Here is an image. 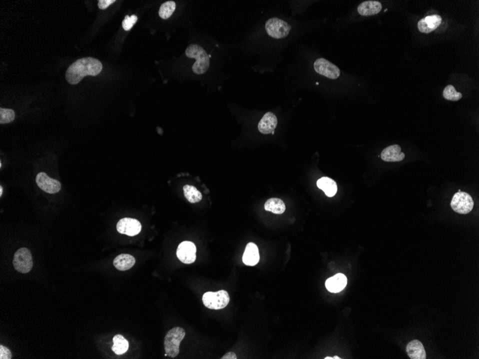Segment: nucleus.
I'll return each mask as SVG.
<instances>
[{
	"mask_svg": "<svg viewBox=\"0 0 479 359\" xmlns=\"http://www.w3.org/2000/svg\"><path fill=\"white\" fill-rule=\"evenodd\" d=\"M136 260L128 254H122L117 256L114 260V266L120 271H126L131 269L135 264Z\"/></svg>",
	"mask_w": 479,
	"mask_h": 359,
	"instance_id": "obj_19",
	"label": "nucleus"
},
{
	"mask_svg": "<svg viewBox=\"0 0 479 359\" xmlns=\"http://www.w3.org/2000/svg\"><path fill=\"white\" fill-rule=\"evenodd\" d=\"M0 191H1L0 192V195H1L2 196V192H3L2 188V186H0Z\"/></svg>",
	"mask_w": 479,
	"mask_h": 359,
	"instance_id": "obj_31",
	"label": "nucleus"
},
{
	"mask_svg": "<svg viewBox=\"0 0 479 359\" xmlns=\"http://www.w3.org/2000/svg\"><path fill=\"white\" fill-rule=\"evenodd\" d=\"M137 20H138V18L134 14L132 16H126L125 19L122 22V27H123L124 30L126 31L130 30L133 28L134 24L136 22Z\"/></svg>",
	"mask_w": 479,
	"mask_h": 359,
	"instance_id": "obj_27",
	"label": "nucleus"
},
{
	"mask_svg": "<svg viewBox=\"0 0 479 359\" xmlns=\"http://www.w3.org/2000/svg\"><path fill=\"white\" fill-rule=\"evenodd\" d=\"M190 58L196 59L192 66V70L198 75L206 74L210 66V57L206 51L198 44H190L186 51Z\"/></svg>",
	"mask_w": 479,
	"mask_h": 359,
	"instance_id": "obj_2",
	"label": "nucleus"
},
{
	"mask_svg": "<svg viewBox=\"0 0 479 359\" xmlns=\"http://www.w3.org/2000/svg\"><path fill=\"white\" fill-rule=\"evenodd\" d=\"M450 205L456 212L466 214L473 210L474 202L473 198L468 193L459 192L454 194Z\"/></svg>",
	"mask_w": 479,
	"mask_h": 359,
	"instance_id": "obj_7",
	"label": "nucleus"
},
{
	"mask_svg": "<svg viewBox=\"0 0 479 359\" xmlns=\"http://www.w3.org/2000/svg\"><path fill=\"white\" fill-rule=\"evenodd\" d=\"M317 186L324 192L328 198H332L338 192V185L332 178L322 177L317 181Z\"/></svg>",
	"mask_w": 479,
	"mask_h": 359,
	"instance_id": "obj_20",
	"label": "nucleus"
},
{
	"mask_svg": "<svg viewBox=\"0 0 479 359\" xmlns=\"http://www.w3.org/2000/svg\"><path fill=\"white\" fill-rule=\"evenodd\" d=\"M16 118V114L14 110L11 109H0V124H6L11 123Z\"/></svg>",
	"mask_w": 479,
	"mask_h": 359,
	"instance_id": "obj_26",
	"label": "nucleus"
},
{
	"mask_svg": "<svg viewBox=\"0 0 479 359\" xmlns=\"http://www.w3.org/2000/svg\"><path fill=\"white\" fill-rule=\"evenodd\" d=\"M222 359H236L237 356H236V354L232 353V352H229V353L226 354L224 356H222Z\"/></svg>",
	"mask_w": 479,
	"mask_h": 359,
	"instance_id": "obj_30",
	"label": "nucleus"
},
{
	"mask_svg": "<svg viewBox=\"0 0 479 359\" xmlns=\"http://www.w3.org/2000/svg\"><path fill=\"white\" fill-rule=\"evenodd\" d=\"M13 266L18 272L21 274H28L32 270V256L28 248H20L14 253Z\"/></svg>",
	"mask_w": 479,
	"mask_h": 359,
	"instance_id": "obj_6",
	"label": "nucleus"
},
{
	"mask_svg": "<svg viewBox=\"0 0 479 359\" xmlns=\"http://www.w3.org/2000/svg\"><path fill=\"white\" fill-rule=\"evenodd\" d=\"M175 9H176V4H175L174 2L168 1L164 3L160 6L158 14H160V18H162L163 20H166L172 16Z\"/></svg>",
	"mask_w": 479,
	"mask_h": 359,
	"instance_id": "obj_24",
	"label": "nucleus"
},
{
	"mask_svg": "<svg viewBox=\"0 0 479 359\" xmlns=\"http://www.w3.org/2000/svg\"><path fill=\"white\" fill-rule=\"evenodd\" d=\"M196 248L194 243L184 241L180 243L176 250V256L182 262L192 264L196 260Z\"/></svg>",
	"mask_w": 479,
	"mask_h": 359,
	"instance_id": "obj_9",
	"label": "nucleus"
},
{
	"mask_svg": "<svg viewBox=\"0 0 479 359\" xmlns=\"http://www.w3.org/2000/svg\"><path fill=\"white\" fill-rule=\"evenodd\" d=\"M36 183L42 191L47 193L56 194L61 190V184L58 180L48 176L44 172H40L37 175Z\"/></svg>",
	"mask_w": 479,
	"mask_h": 359,
	"instance_id": "obj_11",
	"label": "nucleus"
},
{
	"mask_svg": "<svg viewBox=\"0 0 479 359\" xmlns=\"http://www.w3.org/2000/svg\"><path fill=\"white\" fill-rule=\"evenodd\" d=\"M142 224L138 220L126 218L117 223L116 230L120 234L128 236H135L142 230Z\"/></svg>",
	"mask_w": 479,
	"mask_h": 359,
	"instance_id": "obj_10",
	"label": "nucleus"
},
{
	"mask_svg": "<svg viewBox=\"0 0 479 359\" xmlns=\"http://www.w3.org/2000/svg\"><path fill=\"white\" fill-rule=\"evenodd\" d=\"M114 345L112 350L117 355H122L128 349V342L123 336L116 335L113 338Z\"/></svg>",
	"mask_w": 479,
	"mask_h": 359,
	"instance_id": "obj_22",
	"label": "nucleus"
},
{
	"mask_svg": "<svg viewBox=\"0 0 479 359\" xmlns=\"http://www.w3.org/2000/svg\"><path fill=\"white\" fill-rule=\"evenodd\" d=\"M186 336V332L182 328L175 327L168 332L164 338L165 356L175 358L180 353V345Z\"/></svg>",
	"mask_w": 479,
	"mask_h": 359,
	"instance_id": "obj_3",
	"label": "nucleus"
},
{
	"mask_svg": "<svg viewBox=\"0 0 479 359\" xmlns=\"http://www.w3.org/2000/svg\"><path fill=\"white\" fill-rule=\"evenodd\" d=\"M204 306L211 310H220L224 308L230 302L228 292L226 290L218 292H207L202 296Z\"/></svg>",
	"mask_w": 479,
	"mask_h": 359,
	"instance_id": "obj_4",
	"label": "nucleus"
},
{
	"mask_svg": "<svg viewBox=\"0 0 479 359\" xmlns=\"http://www.w3.org/2000/svg\"><path fill=\"white\" fill-rule=\"evenodd\" d=\"M444 98L448 100H452V102H458L462 98V94L460 92H457L455 88L452 85L447 86L444 88L442 92Z\"/></svg>",
	"mask_w": 479,
	"mask_h": 359,
	"instance_id": "obj_25",
	"label": "nucleus"
},
{
	"mask_svg": "<svg viewBox=\"0 0 479 359\" xmlns=\"http://www.w3.org/2000/svg\"><path fill=\"white\" fill-rule=\"evenodd\" d=\"M406 352L411 359H426V352L424 345L420 340H414L406 347Z\"/></svg>",
	"mask_w": 479,
	"mask_h": 359,
	"instance_id": "obj_17",
	"label": "nucleus"
},
{
	"mask_svg": "<svg viewBox=\"0 0 479 359\" xmlns=\"http://www.w3.org/2000/svg\"><path fill=\"white\" fill-rule=\"evenodd\" d=\"M348 284V278L344 274H335L326 281V288L330 292L336 294L341 292Z\"/></svg>",
	"mask_w": 479,
	"mask_h": 359,
	"instance_id": "obj_15",
	"label": "nucleus"
},
{
	"mask_svg": "<svg viewBox=\"0 0 479 359\" xmlns=\"http://www.w3.org/2000/svg\"><path fill=\"white\" fill-rule=\"evenodd\" d=\"M266 31L269 36L275 39L286 38L292 28L286 21L279 18H270L266 22Z\"/></svg>",
	"mask_w": 479,
	"mask_h": 359,
	"instance_id": "obj_5",
	"label": "nucleus"
},
{
	"mask_svg": "<svg viewBox=\"0 0 479 359\" xmlns=\"http://www.w3.org/2000/svg\"><path fill=\"white\" fill-rule=\"evenodd\" d=\"M314 68L317 74L330 79H338L341 71L338 66L324 58H318L314 64Z\"/></svg>",
	"mask_w": 479,
	"mask_h": 359,
	"instance_id": "obj_8",
	"label": "nucleus"
},
{
	"mask_svg": "<svg viewBox=\"0 0 479 359\" xmlns=\"http://www.w3.org/2000/svg\"><path fill=\"white\" fill-rule=\"evenodd\" d=\"M264 208L266 211L272 212L276 214H282L286 211L285 204L278 198H269L265 203Z\"/></svg>",
	"mask_w": 479,
	"mask_h": 359,
	"instance_id": "obj_21",
	"label": "nucleus"
},
{
	"mask_svg": "<svg viewBox=\"0 0 479 359\" xmlns=\"http://www.w3.org/2000/svg\"><path fill=\"white\" fill-rule=\"evenodd\" d=\"M183 190H184V196H186V200L192 204L200 202L202 198V194L194 186L186 185L183 188Z\"/></svg>",
	"mask_w": 479,
	"mask_h": 359,
	"instance_id": "obj_23",
	"label": "nucleus"
},
{
	"mask_svg": "<svg viewBox=\"0 0 479 359\" xmlns=\"http://www.w3.org/2000/svg\"><path fill=\"white\" fill-rule=\"evenodd\" d=\"M381 3L378 1H365L358 6V11L362 16H371L380 12Z\"/></svg>",
	"mask_w": 479,
	"mask_h": 359,
	"instance_id": "obj_18",
	"label": "nucleus"
},
{
	"mask_svg": "<svg viewBox=\"0 0 479 359\" xmlns=\"http://www.w3.org/2000/svg\"><path fill=\"white\" fill-rule=\"evenodd\" d=\"M442 22V18L438 14L428 16L424 19L420 20L418 24L419 30L421 32L430 33L435 30L439 27Z\"/></svg>",
	"mask_w": 479,
	"mask_h": 359,
	"instance_id": "obj_13",
	"label": "nucleus"
},
{
	"mask_svg": "<svg viewBox=\"0 0 479 359\" xmlns=\"http://www.w3.org/2000/svg\"><path fill=\"white\" fill-rule=\"evenodd\" d=\"M277 124H278V119L275 114L272 112H268L259 122V132L262 134H274Z\"/></svg>",
	"mask_w": 479,
	"mask_h": 359,
	"instance_id": "obj_12",
	"label": "nucleus"
},
{
	"mask_svg": "<svg viewBox=\"0 0 479 359\" xmlns=\"http://www.w3.org/2000/svg\"><path fill=\"white\" fill-rule=\"evenodd\" d=\"M102 69L103 66L98 60L93 58L79 59L68 68L66 79L71 85H76L86 76H98Z\"/></svg>",
	"mask_w": 479,
	"mask_h": 359,
	"instance_id": "obj_1",
	"label": "nucleus"
},
{
	"mask_svg": "<svg viewBox=\"0 0 479 359\" xmlns=\"http://www.w3.org/2000/svg\"><path fill=\"white\" fill-rule=\"evenodd\" d=\"M116 2L115 0H99L98 8L100 10H105L110 4Z\"/></svg>",
	"mask_w": 479,
	"mask_h": 359,
	"instance_id": "obj_29",
	"label": "nucleus"
},
{
	"mask_svg": "<svg viewBox=\"0 0 479 359\" xmlns=\"http://www.w3.org/2000/svg\"><path fill=\"white\" fill-rule=\"evenodd\" d=\"M260 260L258 248L254 243L250 242L247 244L245 252L242 256V262L246 266H254Z\"/></svg>",
	"mask_w": 479,
	"mask_h": 359,
	"instance_id": "obj_16",
	"label": "nucleus"
},
{
	"mask_svg": "<svg viewBox=\"0 0 479 359\" xmlns=\"http://www.w3.org/2000/svg\"><path fill=\"white\" fill-rule=\"evenodd\" d=\"M404 157L406 155L401 152V147L396 144L386 147L381 154L382 160L386 162H401Z\"/></svg>",
	"mask_w": 479,
	"mask_h": 359,
	"instance_id": "obj_14",
	"label": "nucleus"
},
{
	"mask_svg": "<svg viewBox=\"0 0 479 359\" xmlns=\"http://www.w3.org/2000/svg\"><path fill=\"white\" fill-rule=\"evenodd\" d=\"M11 358L12 353L10 350L6 348V346H3L2 345L0 346V359Z\"/></svg>",
	"mask_w": 479,
	"mask_h": 359,
	"instance_id": "obj_28",
	"label": "nucleus"
}]
</instances>
